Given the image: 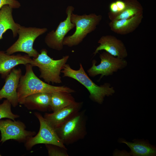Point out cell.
<instances>
[{
    "instance_id": "cell-1",
    "label": "cell",
    "mask_w": 156,
    "mask_h": 156,
    "mask_svg": "<svg viewBox=\"0 0 156 156\" xmlns=\"http://www.w3.org/2000/svg\"><path fill=\"white\" fill-rule=\"evenodd\" d=\"M25 66V73L21 75L17 89L19 104L23 105L27 96L36 93L61 92L71 93L75 92L74 90L67 86H54L44 82L35 75L32 65L27 64Z\"/></svg>"
},
{
    "instance_id": "cell-2",
    "label": "cell",
    "mask_w": 156,
    "mask_h": 156,
    "mask_svg": "<svg viewBox=\"0 0 156 156\" xmlns=\"http://www.w3.org/2000/svg\"><path fill=\"white\" fill-rule=\"evenodd\" d=\"M61 73L63 77L73 79L83 86L89 93L90 99L99 104H102L106 96H112L115 93L114 87L109 83L98 86L93 82L85 71L81 63L78 70L73 69L69 64H66Z\"/></svg>"
},
{
    "instance_id": "cell-3",
    "label": "cell",
    "mask_w": 156,
    "mask_h": 156,
    "mask_svg": "<svg viewBox=\"0 0 156 156\" xmlns=\"http://www.w3.org/2000/svg\"><path fill=\"white\" fill-rule=\"evenodd\" d=\"M47 52L46 49H42L37 57L33 58L30 64L33 67L39 68L40 73L39 77L45 82L49 84L51 83H60L62 82L61 73L69 57V55H66L60 59L55 60L49 56Z\"/></svg>"
},
{
    "instance_id": "cell-4",
    "label": "cell",
    "mask_w": 156,
    "mask_h": 156,
    "mask_svg": "<svg viewBox=\"0 0 156 156\" xmlns=\"http://www.w3.org/2000/svg\"><path fill=\"white\" fill-rule=\"evenodd\" d=\"M87 120L86 110H80L54 128L64 145L73 144L85 138L87 133Z\"/></svg>"
},
{
    "instance_id": "cell-5",
    "label": "cell",
    "mask_w": 156,
    "mask_h": 156,
    "mask_svg": "<svg viewBox=\"0 0 156 156\" xmlns=\"http://www.w3.org/2000/svg\"><path fill=\"white\" fill-rule=\"evenodd\" d=\"M102 18L101 15L95 13L80 15L72 13L70 20L75 25V30L72 35L65 37L64 46L72 47L79 44L88 34L96 29Z\"/></svg>"
},
{
    "instance_id": "cell-6",
    "label": "cell",
    "mask_w": 156,
    "mask_h": 156,
    "mask_svg": "<svg viewBox=\"0 0 156 156\" xmlns=\"http://www.w3.org/2000/svg\"><path fill=\"white\" fill-rule=\"evenodd\" d=\"M47 30L46 28L26 27L20 25L18 31V38L6 50V53L12 55L17 52H23L30 57H37L39 53L33 48L34 42L38 37Z\"/></svg>"
},
{
    "instance_id": "cell-7",
    "label": "cell",
    "mask_w": 156,
    "mask_h": 156,
    "mask_svg": "<svg viewBox=\"0 0 156 156\" xmlns=\"http://www.w3.org/2000/svg\"><path fill=\"white\" fill-rule=\"evenodd\" d=\"M99 57L100 63L96 65V61L93 60L92 66L87 70L88 75L91 77L100 75L98 81L104 76L112 75L118 70L125 68L128 65L125 59L114 56L105 51L100 54Z\"/></svg>"
},
{
    "instance_id": "cell-8",
    "label": "cell",
    "mask_w": 156,
    "mask_h": 156,
    "mask_svg": "<svg viewBox=\"0 0 156 156\" xmlns=\"http://www.w3.org/2000/svg\"><path fill=\"white\" fill-rule=\"evenodd\" d=\"M34 114L39 121L40 129L36 135L31 137L25 142L26 149L29 150L35 145L41 144L53 145L66 148L54 128L40 113L35 112Z\"/></svg>"
},
{
    "instance_id": "cell-9",
    "label": "cell",
    "mask_w": 156,
    "mask_h": 156,
    "mask_svg": "<svg viewBox=\"0 0 156 156\" xmlns=\"http://www.w3.org/2000/svg\"><path fill=\"white\" fill-rule=\"evenodd\" d=\"M12 120L10 119L0 120V142L2 143L10 139L19 142H25L36 135L35 131L26 130V127L22 122Z\"/></svg>"
},
{
    "instance_id": "cell-10",
    "label": "cell",
    "mask_w": 156,
    "mask_h": 156,
    "mask_svg": "<svg viewBox=\"0 0 156 156\" xmlns=\"http://www.w3.org/2000/svg\"><path fill=\"white\" fill-rule=\"evenodd\" d=\"M74 8L68 6L66 10L67 17L63 21L60 22L56 29L49 32L44 38V42L50 48L58 51L63 48L64 38L67 33L75 27V24L70 20V15L74 10Z\"/></svg>"
},
{
    "instance_id": "cell-11",
    "label": "cell",
    "mask_w": 156,
    "mask_h": 156,
    "mask_svg": "<svg viewBox=\"0 0 156 156\" xmlns=\"http://www.w3.org/2000/svg\"><path fill=\"white\" fill-rule=\"evenodd\" d=\"M22 75L20 68H13L5 78V84L0 90V100L5 98L14 107L18 105L17 89Z\"/></svg>"
},
{
    "instance_id": "cell-12",
    "label": "cell",
    "mask_w": 156,
    "mask_h": 156,
    "mask_svg": "<svg viewBox=\"0 0 156 156\" xmlns=\"http://www.w3.org/2000/svg\"><path fill=\"white\" fill-rule=\"evenodd\" d=\"M98 42L100 44L93 53L94 56L99 51L104 50L112 55L119 58L125 59L128 56L127 50L123 42L114 36H102Z\"/></svg>"
},
{
    "instance_id": "cell-13",
    "label": "cell",
    "mask_w": 156,
    "mask_h": 156,
    "mask_svg": "<svg viewBox=\"0 0 156 156\" xmlns=\"http://www.w3.org/2000/svg\"><path fill=\"white\" fill-rule=\"evenodd\" d=\"M83 104V102L75 101L52 113H45L44 117L55 128L81 110Z\"/></svg>"
},
{
    "instance_id": "cell-14",
    "label": "cell",
    "mask_w": 156,
    "mask_h": 156,
    "mask_svg": "<svg viewBox=\"0 0 156 156\" xmlns=\"http://www.w3.org/2000/svg\"><path fill=\"white\" fill-rule=\"evenodd\" d=\"M32 61V59L27 55H8L0 51V74L2 78H5L16 66L30 64Z\"/></svg>"
},
{
    "instance_id": "cell-15",
    "label": "cell",
    "mask_w": 156,
    "mask_h": 156,
    "mask_svg": "<svg viewBox=\"0 0 156 156\" xmlns=\"http://www.w3.org/2000/svg\"><path fill=\"white\" fill-rule=\"evenodd\" d=\"M143 14L130 18L111 21L109 25L111 30L118 34L126 35L134 31L141 23Z\"/></svg>"
},
{
    "instance_id": "cell-16",
    "label": "cell",
    "mask_w": 156,
    "mask_h": 156,
    "mask_svg": "<svg viewBox=\"0 0 156 156\" xmlns=\"http://www.w3.org/2000/svg\"><path fill=\"white\" fill-rule=\"evenodd\" d=\"M120 143L126 144L130 148V154L134 156H154L156 154V147L148 141L134 139L133 142H128L123 139L118 140Z\"/></svg>"
},
{
    "instance_id": "cell-17",
    "label": "cell",
    "mask_w": 156,
    "mask_h": 156,
    "mask_svg": "<svg viewBox=\"0 0 156 156\" xmlns=\"http://www.w3.org/2000/svg\"><path fill=\"white\" fill-rule=\"evenodd\" d=\"M12 8L5 5L0 10V40L3 38V34L8 29L11 30L13 36L18 34L20 25L15 22L12 15Z\"/></svg>"
},
{
    "instance_id": "cell-18",
    "label": "cell",
    "mask_w": 156,
    "mask_h": 156,
    "mask_svg": "<svg viewBox=\"0 0 156 156\" xmlns=\"http://www.w3.org/2000/svg\"><path fill=\"white\" fill-rule=\"evenodd\" d=\"M50 102V93L42 92L28 96L23 105L29 110L45 112L49 109Z\"/></svg>"
},
{
    "instance_id": "cell-19",
    "label": "cell",
    "mask_w": 156,
    "mask_h": 156,
    "mask_svg": "<svg viewBox=\"0 0 156 156\" xmlns=\"http://www.w3.org/2000/svg\"><path fill=\"white\" fill-rule=\"evenodd\" d=\"M75 102L71 93L55 92L50 93L49 109L54 112L63 108Z\"/></svg>"
},
{
    "instance_id": "cell-20",
    "label": "cell",
    "mask_w": 156,
    "mask_h": 156,
    "mask_svg": "<svg viewBox=\"0 0 156 156\" xmlns=\"http://www.w3.org/2000/svg\"><path fill=\"white\" fill-rule=\"evenodd\" d=\"M124 0L126 4L125 8L118 14L109 18L111 21L129 18L143 14V8L137 0Z\"/></svg>"
},
{
    "instance_id": "cell-21",
    "label": "cell",
    "mask_w": 156,
    "mask_h": 156,
    "mask_svg": "<svg viewBox=\"0 0 156 156\" xmlns=\"http://www.w3.org/2000/svg\"><path fill=\"white\" fill-rule=\"evenodd\" d=\"M11 105L10 103L6 99L0 104V120L7 118L15 120L16 118L19 117V115L12 112Z\"/></svg>"
},
{
    "instance_id": "cell-22",
    "label": "cell",
    "mask_w": 156,
    "mask_h": 156,
    "mask_svg": "<svg viewBox=\"0 0 156 156\" xmlns=\"http://www.w3.org/2000/svg\"><path fill=\"white\" fill-rule=\"evenodd\" d=\"M126 4L125 0H117L111 3L109 6V18L121 13L125 8Z\"/></svg>"
},
{
    "instance_id": "cell-23",
    "label": "cell",
    "mask_w": 156,
    "mask_h": 156,
    "mask_svg": "<svg viewBox=\"0 0 156 156\" xmlns=\"http://www.w3.org/2000/svg\"><path fill=\"white\" fill-rule=\"evenodd\" d=\"M48 155L50 156H68L67 148L55 145L45 144Z\"/></svg>"
},
{
    "instance_id": "cell-24",
    "label": "cell",
    "mask_w": 156,
    "mask_h": 156,
    "mask_svg": "<svg viewBox=\"0 0 156 156\" xmlns=\"http://www.w3.org/2000/svg\"><path fill=\"white\" fill-rule=\"evenodd\" d=\"M8 5L12 9H18L21 6L20 3L17 0H0V10L3 6Z\"/></svg>"
}]
</instances>
